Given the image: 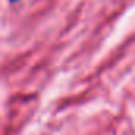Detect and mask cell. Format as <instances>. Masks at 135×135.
Here are the masks:
<instances>
[{
	"mask_svg": "<svg viewBox=\"0 0 135 135\" xmlns=\"http://www.w3.org/2000/svg\"><path fill=\"white\" fill-rule=\"evenodd\" d=\"M11 2H18V0H11Z\"/></svg>",
	"mask_w": 135,
	"mask_h": 135,
	"instance_id": "1",
	"label": "cell"
}]
</instances>
